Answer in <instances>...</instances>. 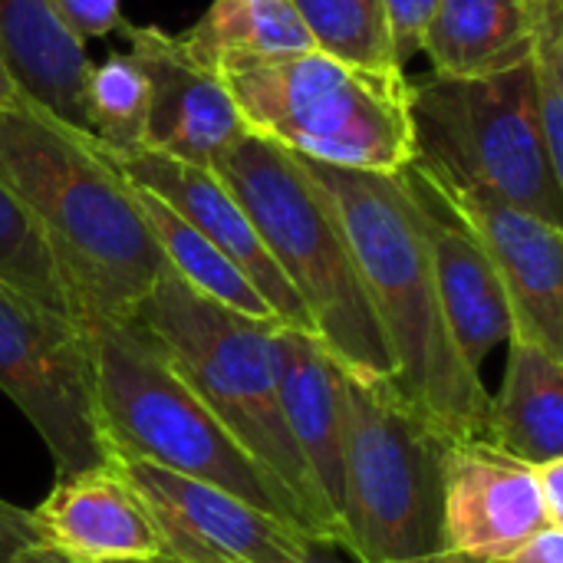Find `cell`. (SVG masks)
Segmentation results:
<instances>
[{
    "label": "cell",
    "mask_w": 563,
    "mask_h": 563,
    "mask_svg": "<svg viewBox=\"0 0 563 563\" xmlns=\"http://www.w3.org/2000/svg\"><path fill=\"white\" fill-rule=\"evenodd\" d=\"M439 3L442 0H383L389 43H393L396 63L402 66V73L426 49V36L439 13Z\"/></svg>",
    "instance_id": "4316f807"
},
{
    "label": "cell",
    "mask_w": 563,
    "mask_h": 563,
    "mask_svg": "<svg viewBox=\"0 0 563 563\" xmlns=\"http://www.w3.org/2000/svg\"><path fill=\"white\" fill-rule=\"evenodd\" d=\"M313 46L373 76H406L396 63L383 0H290Z\"/></svg>",
    "instance_id": "603a6c76"
},
{
    "label": "cell",
    "mask_w": 563,
    "mask_h": 563,
    "mask_svg": "<svg viewBox=\"0 0 563 563\" xmlns=\"http://www.w3.org/2000/svg\"><path fill=\"white\" fill-rule=\"evenodd\" d=\"M102 155L112 162V168L125 181H135V185L155 191L198 234H205L251 280V287L274 310L277 323L313 333V323H310L303 303L290 290L287 277L274 264V257L267 254L257 228L251 224V218L244 214L238 198L224 188V181L211 168L178 162V158H168V155H158V152H139V155H109V152H102Z\"/></svg>",
    "instance_id": "5bb4252c"
},
{
    "label": "cell",
    "mask_w": 563,
    "mask_h": 563,
    "mask_svg": "<svg viewBox=\"0 0 563 563\" xmlns=\"http://www.w3.org/2000/svg\"><path fill=\"white\" fill-rule=\"evenodd\" d=\"M422 168V165H419ZM426 172V168H422ZM442 198L478 234L515 317V336L563 360V231L485 191L459 188L426 172Z\"/></svg>",
    "instance_id": "7c38bea8"
},
{
    "label": "cell",
    "mask_w": 563,
    "mask_h": 563,
    "mask_svg": "<svg viewBox=\"0 0 563 563\" xmlns=\"http://www.w3.org/2000/svg\"><path fill=\"white\" fill-rule=\"evenodd\" d=\"M0 389L40 432L56 478L112 462L89 330L0 277Z\"/></svg>",
    "instance_id": "9c48e42d"
},
{
    "label": "cell",
    "mask_w": 563,
    "mask_h": 563,
    "mask_svg": "<svg viewBox=\"0 0 563 563\" xmlns=\"http://www.w3.org/2000/svg\"><path fill=\"white\" fill-rule=\"evenodd\" d=\"M0 277L76 320L69 290L40 228L3 185H0Z\"/></svg>",
    "instance_id": "d4e9b609"
},
{
    "label": "cell",
    "mask_w": 563,
    "mask_h": 563,
    "mask_svg": "<svg viewBox=\"0 0 563 563\" xmlns=\"http://www.w3.org/2000/svg\"><path fill=\"white\" fill-rule=\"evenodd\" d=\"M538 475V488H541V501L548 508V518L554 528H563V459H551L534 465Z\"/></svg>",
    "instance_id": "f546056e"
},
{
    "label": "cell",
    "mask_w": 563,
    "mask_h": 563,
    "mask_svg": "<svg viewBox=\"0 0 563 563\" xmlns=\"http://www.w3.org/2000/svg\"><path fill=\"white\" fill-rule=\"evenodd\" d=\"M214 73L244 129L300 158L379 175L416 162L406 76H373L320 49L224 59Z\"/></svg>",
    "instance_id": "8992f818"
},
{
    "label": "cell",
    "mask_w": 563,
    "mask_h": 563,
    "mask_svg": "<svg viewBox=\"0 0 563 563\" xmlns=\"http://www.w3.org/2000/svg\"><path fill=\"white\" fill-rule=\"evenodd\" d=\"M89 132L109 155L145 152L148 79L129 53H112L86 79Z\"/></svg>",
    "instance_id": "cb8c5ba5"
},
{
    "label": "cell",
    "mask_w": 563,
    "mask_h": 563,
    "mask_svg": "<svg viewBox=\"0 0 563 563\" xmlns=\"http://www.w3.org/2000/svg\"><path fill=\"white\" fill-rule=\"evenodd\" d=\"M129 323L155 340L238 445L297 501L313 538L340 548V525L284 422L274 336L280 323L251 320L208 300L168 264Z\"/></svg>",
    "instance_id": "3957f363"
},
{
    "label": "cell",
    "mask_w": 563,
    "mask_h": 563,
    "mask_svg": "<svg viewBox=\"0 0 563 563\" xmlns=\"http://www.w3.org/2000/svg\"><path fill=\"white\" fill-rule=\"evenodd\" d=\"M531 82L548 155L563 175V0H534Z\"/></svg>",
    "instance_id": "484cf974"
},
{
    "label": "cell",
    "mask_w": 563,
    "mask_h": 563,
    "mask_svg": "<svg viewBox=\"0 0 563 563\" xmlns=\"http://www.w3.org/2000/svg\"><path fill=\"white\" fill-rule=\"evenodd\" d=\"M125 36L129 56L148 79L145 152L208 168L247 132L224 82L158 26H125Z\"/></svg>",
    "instance_id": "9a60e30c"
},
{
    "label": "cell",
    "mask_w": 563,
    "mask_h": 563,
    "mask_svg": "<svg viewBox=\"0 0 563 563\" xmlns=\"http://www.w3.org/2000/svg\"><path fill=\"white\" fill-rule=\"evenodd\" d=\"M178 40L211 73L224 59H274L317 49L290 0H214Z\"/></svg>",
    "instance_id": "44dd1931"
},
{
    "label": "cell",
    "mask_w": 563,
    "mask_h": 563,
    "mask_svg": "<svg viewBox=\"0 0 563 563\" xmlns=\"http://www.w3.org/2000/svg\"><path fill=\"white\" fill-rule=\"evenodd\" d=\"M485 439L528 465L563 459L561 356L521 336L508 340L505 383L492 396Z\"/></svg>",
    "instance_id": "ffe728a7"
},
{
    "label": "cell",
    "mask_w": 563,
    "mask_h": 563,
    "mask_svg": "<svg viewBox=\"0 0 563 563\" xmlns=\"http://www.w3.org/2000/svg\"><path fill=\"white\" fill-rule=\"evenodd\" d=\"M323 548H330V544H317V548L310 551V558H307L303 563H336V561H330V558L323 554ZM353 563H356V561H353Z\"/></svg>",
    "instance_id": "836d02e7"
},
{
    "label": "cell",
    "mask_w": 563,
    "mask_h": 563,
    "mask_svg": "<svg viewBox=\"0 0 563 563\" xmlns=\"http://www.w3.org/2000/svg\"><path fill=\"white\" fill-rule=\"evenodd\" d=\"M280 409L323 501L340 525L343 501V366L307 330L277 327Z\"/></svg>",
    "instance_id": "e0dca14e"
},
{
    "label": "cell",
    "mask_w": 563,
    "mask_h": 563,
    "mask_svg": "<svg viewBox=\"0 0 563 563\" xmlns=\"http://www.w3.org/2000/svg\"><path fill=\"white\" fill-rule=\"evenodd\" d=\"M129 185V195L139 208V214L145 218L165 264L188 284L195 287L198 294H205L208 300L241 313V317H251V320H267V323H277L274 310L264 303V297L251 287V280L205 238L198 234L172 205H165L155 191L135 185V181H125Z\"/></svg>",
    "instance_id": "7402d4cb"
},
{
    "label": "cell",
    "mask_w": 563,
    "mask_h": 563,
    "mask_svg": "<svg viewBox=\"0 0 563 563\" xmlns=\"http://www.w3.org/2000/svg\"><path fill=\"white\" fill-rule=\"evenodd\" d=\"M449 449L389 376L343 369L340 551L356 563H442Z\"/></svg>",
    "instance_id": "52a82bcc"
},
{
    "label": "cell",
    "mask_w": 563,
    "mask_h": 563,
    "mask_svg": "<svg viewBox=\"0 0 563 563\" xmlns=\"http://www.w3.org/2000/svg\"><path fill=\"white\" fill-rule=\"evenodd\" d=\"M208 168L257 228L330 356L350 373L393 379V356L346 238L297 155L264 135L241 132Z\"/></svg>",
    "instance_id": "277c9868"
},
{
    "label": "cell",
    "mask_w": 563,
    "mask_h": 563,
    "mask_svg": "<svg viewBox=\"0 0 563 563\" xmlns=\"http://www.w3.org/2000/svg\"><path fill=\"white\" fill-rule=\"evenodd\" d=\"M40 544L92 563H165L162 538L119 462L56 478L30 511Z\"/></svg>",
    "instance_id": "2e32d148"
},
{
    "label": "cell",
    "mask_w": 563,
    "mask_h": 563,
    "mask_svg": "<svg viewBox=\"0 0 563 563\" xmlns=\"http://www.w3.org/2000/svg\"><path fill=\"white\" fill-rule=\"evenodd\" d=\"M145 505L165 563H303L317 541L205 482L152 462L115 459Z\"/></svg>",
    "instance_id": "30bf717a"
},
{
    "label": "cell",
    "mask_w": 563,
    "mask_h": 563,
    "mask_svg": "<svg viewBox=\"0 0 563 563\" xmlns=\"http://www.w3.org/2000/svg\"><path fill=\"white\" fill-rule=\"evenodd\" d=\"M534 0H442L426 36L435 76L485 79L531 59Z\"/></svg>",
    "instance_id": "d6986e66"
},
{
    "label": "cell",
    "mask_w": 563,
    "mask_h": 563,
    "mask_svg": "<svg viewBox=\"0 0 563 563\" xmlns=\"http://www.w3.org/2000/svg\"><path fill=\"white\" fill-rule=\"evenodd\" d=\"M402 178L416 201L445 327L465 363L482 373L485 356L498 343H508L515 336V317L505 287L478 234L442 198L435 181L416 162L402 172Z\"/></svg>",
    "instance_id": "4fadbf2b"
},
{
    "label": "cell",
    "mask_w": 563,
    "mask_h": 563,
    "mask_svg": "<svg viewBox=\"0 0 563 563\" xmlns=\"http://www.w3.org/2000/svg\"><path fill=\"white\" fill-rule=\"evenodd\" d=\"M99 419L112 459H139L221 488L317 541L297 501L238 445L135 323L89 320ZM320 544V541H317Z\"/></svg>",
    "instance_id": "5b68a950"
},
{
    "label": "cell",
    "mask_w": 563,
    "mask_h": 563,
    "mask_svg": "<svg viewBox=\"0 0 563 563\" xmlns=\"http://www.w3.org/2000/svg\"><path fill=\"white\" fill-rule=\"evenodd\" d=\"M554 528L534 465L488 439L459 442L442 468V563H508Z\"/></svg>",
    "instance_id": "8fae6325"
},
{
    "label": "cell",
    "mask_w": 563,
    "mask_h": 563,
    "mask_svg": "<svg viewBox=\"0 0 563 563\" xmlns=\"http://www.w3.org/2000/svg\"><path fill=\"white\" fill-rule=\"evenodd\" d=\"M13 563H92V561H79V558H69L63 551H53L46 544H33L30 551H23Z\"/></svg>",
    "instance_id": "d6a6232c"
},
{
    "label": "cell",
    "mask_w": 563,
    "mask_h": 563,
    "mask_svg": "<svg viewBox=\"0 0 563 563\" xmlns=\"http://www.w3.org/2000/svg\"><path fill=\"white\" fill-rule=\"evenodd\" d=\"M30 99L23 96V89L16 86V79L10 76V69H7V63H3V56H0V112L3 109H20V106H26Z\"/></svg>",
    "instance_id": "1f68e13d"
},
{
    "label": "cell",
    "mask_w": 563,
    "mask_h": 563,
    "mask_svg": "<svg viewBox=\"0 0 563 563\" xmlns=\"http://www.w3.org/2000/svg\"><path fill=\"white\" fill-rule=\"evenodd\" d=\"M409 112L416 165L561 228L563 175L544 145L528 63L485 79L432 76L412 86Z\"/></svg>",
    "instance_id": "ba28073f"
},
{
    "label": "cell",
    "mask_w": 563,
    "mask_h": 563,
    "mask_svg": "<svg viewBox=\"0 0 563 563\" xmlns=\"http://www.w3.org/2000/svg\"><path fill=\"white\" fill-rule=\"evenodd\" d=\"M508 563H563V528H544Z\"/></svg>",
    "instance_id": "4dcf8cb0"
},
{
    "label": "cell",
    "mask_w": 563,
    "mask_h": 563,
    "mask_svg": "<svg viewBox=\"0 0 563 563\" xmlns=\"http://www.w3.org/2000/svg\"><path fill=\"white\" fill-rule=\"evenodd\" d=\"M333 211L366 300L393 356V383L452 442L488 435L492 393L459 353L432 280L416 201L399 175L333 168L300 158Z\"/></svg>",
    "instance_id": "6da1fadb"
},
{
    "label": "cell",
    "mask_w": 563,
    "mask_h": 563,
    "mask_svg": "<svg viewBox=\"0 0 563 563\" xmlns=\"http://www.w3.org/2000/svg\"><path fill=\"white\" fill-rule=\"evenodd\" d=\"M33 544H40L33 515L0 498V563H13Z\"/></svg>",
    "instance_id": "f1b7e54d"
},
{
    "label": "cell",
    "mask_w": 563,
    "mask_h": 563,
    "mask_svg": "<svg viewBox=\"0 0 563 563\" xmlns=\"http://www.w3.org/2000/svg\"><path fill=\"white\" fill-rule=\"evenodd\" d=\"M46 3L82 43L125 30L122 0H46Z\"/></svg>",
    "instance_id": "83f0119b"
},
{
    "label": "cell",
    "mask_w": 563,
    "mask_h": 563,
    "mask_svg": "<svg viewBox=\"0 0 563 563\" xmlns=\"http://www.w3.org/2000/svg\"><path fill=\"white\" fill-rule=\"evenodd\" d=\"M0 185L40 228L76 320H129L165 257L96 139L33 102L3 109Z\"/></svg>",
    "instance_id": "7a4b0ae2"
},
{
    "label": "cell",
    "mask_w": 563,
    "mask_h": 563,
    "mask_svg": "<svg viewBox=\"0 0 563 563\" xmlns=\"http://www.w3.org/2000/svg\"><path fill=\"white\" fill-rule=\"evenodd\" d=\"M0 56L23 89L56 122L89 132L86 43L53 13L46 0H0Z\"/></svg>",
    "instance_id": "ac0fdd59"
}]
</instances>
